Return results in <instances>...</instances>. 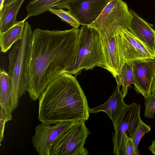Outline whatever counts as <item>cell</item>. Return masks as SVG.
Here are the masks:
<instances>
[{"label": "cell", "mask_w": 155, "mask_h": 155, "mask_svg": "<svg viewBox=\"0 0 155 155\" xmlns=\"http://www.w3.org/2000/svg\"><path fill=\"white\" fill-rule=\"evenodd\" d=\"M80 29L32 31L27 91L31 100L39 98L48 85L74 62Z\"/></svg>", "instance_id": "cell-1"}, {"label": "cell", "mask_w": 155, "mask_h": 155, "mask_svg": "<svg viewBox=\"0 0 155 155\" xmlns=\"http://www.w3.org/2000/svg\"><path fill=\"white\" fill-rule=\"evenodd\" d=\"M38 119L50 125L89 117L87 101L76 78L64 73L51 81L38 99Z\"/></svg>", "instance_id": "cell-2"}, {"label": "cell", "mask_w": 155, "mask_h": 155, "mask_svg": "<svg viewBox=\"0 0 155 155\" xmlns=\"http://www.w3.org/2000/svg\"><path fill=\"white\" fill-rule=\"evenodd\" d=\"M32 41L30 24L25 21L22 36L15 42L8 54V74L12 83L11 109L18 106L19 99L27 91L29 81V66Z\"/></svg>", "instance_id": "cell-3"}, {"label": "cell", "mask_w": 155, "mask_h": 155, "mask_svg": "<svg viewBox=\"0 0 155 155\" xmlns=\"http://www.w3.org/2000/svg\"><path fill=\"white\" fill-rule=\"evenodd\" d=\"M105 58L100 34L95 28L82 26L80 29L78 48L74 62L65 73L77 75L83 69L95 67L104 68Z\"/></svg>", "instance_id": "cell-4"}, {"label": "cell", "mask_w": 155, "mask_h": 155, "mask_svg": "<svg viewBox=\"0 0 155 155\" xmlns=\"http://www.w3.org/2000/svg\"><path fill=\"white\" fill-rule=\"evenodd\" d=\"M83 120L74 121L54 140L48 150V155H88L84 147L90 134Z\"/></svg>", "instance_id": "cell-5"}, {"label": "cell", "mask_w": 155, "mask_h": 155, "mask_svg": "<svg viewBox=\"0 0 155 155\" xmlns=\"http://www.w3.org/2000/svg\"><path fill=\"white\" fill-rule=\"evenodd\" d=\"M130 12L123 0H109L97 18L88 26L97 30L116 29L119 27L127 28Z\"/></svg>", "instance_id": "cell-6"}, {"label": "cell", "mask_w": 155, "mask_h": 155, "mask_svg": "<svg viewBox=\"0 0 155 155\" xmlns=\"http://www.w3.org/2000/svg\"><path fill=\"white\" fill-rule=\"evenodd\" d=\"M140 105L135 103L128 105L124 110L113 136V153L124 155L125 134L131 137L141 119Z\"/></svg>", "instance_id": "cell-7"}, {"label": "cell", "mask_w": 155, "mask_h": 155, "mask_svg": "<svg viewBox=\"0 0 155 155\" xmlns=\"http://www.w3.org/2000/svg\"><path fill=\"white\" fill-rule=\"evenodd\" d=\"M75 121L61 122L53 126L42 123L36 126L31 140L38 153L48 155V149L53 141Z\"/></svg>", "instance_id": "cell-8"}, {"label": "cell", "mask_w": 155, "mask_h": 155, "mask_svg": "<svg viewBox=\"0 0 155 155\" xmlns=\"http://www.w3.org/2000/svg\"><path fill=\"white\" fill-rule=\"evenodd\" d=\"M109 0H76L67 9L83 26H88L98 17Z\"/></svg>", "instance_id": "cell-9"}, {"label": "cell", "mask_w": 155, "mask_h": 155, "mask_svg": "<svg viewBox=\"0 0 155 155\" xmlns=\"http://www.w3.org/2000/svg\"><path fill=\"white\" fill-rule=\"evenodd\" d=\"M132 63L134 89L137 93L146 97L151 93L154 77L153 60H137Z\"/></svg>", "instance_id": "cell-10"}, {"label": "cell", "mask_w": 155, "mask_h": 155, "mask_svg": "<svg viewBox=\"0 0 155 155\" xmlns=\"http://www.w3.org/2000/svg\"><path fill=\"white\" fill-rule=\"evenodd\" d=\"M117 38L122 66L125 62L146 59L138 47L135 37L127 28L118 27Z\"/></svg>", "instance_id": "cell-11"}, {"label": "cell", "mask_w": 155, "mask_h": 155, "mask_svg": "<svg viewBox=\"0 0 155 155\" xmlns=\"http://www.w3.org/2000/svg\"><path fill=\"white\" fill-rule=\"evenodd\" d=\"M128 29L155 54V30L153 25L129 9Z\"/></svg>", "instance_id": "cell-12"}, {"label": "cell", "mask_w": 155, "mask_h": 155, "mask_svg": "<svg viewBox=\"0 0 155 155\" xmlns=\"http://www.w3.org/2000/svg\"><path fill=\"white\" fill-rule=\"evenodd\" d=\"M120 86L117 84L113 93L104 103L98 106L89 109V113H97L103 111L108 115L112 121L114 130L117 126L125 109L128 105L124 100Z\"/></svg>", "instance_id": "cell-13"}, {"label": "cell", "mask_w": 155, "mask_h": 155, "mask_svg": "<svg viewBox=\"0 0 155 155\" xmlns=\"http://www.w3.org/2000/svg\"><path fill=\"white\" fill-rule=\"evenodd\" d=\"M76 0H32L26 7L27 12L25 18L35 16L51 9H67L71 3Z\"/></svg>", "instance_id": "cell-14"}, {"label": "cell", "mask_w": 155, "mask_h": 155, "mask_svg": "<svg viewBox=\"0 0 155 155\" xmlns=\"http://www.w3.org/2000/svg\"><path fill=\"white\" fill-rule=\"evenodd\" d=\"M12 83L10 78L3 69L0 71V106L3 108L7 122L12 119L11 109Z\"/></svg>", "instance_id": "cell-15"}, {"label": "cell", "mask_w": 155, "mask_h": 155, "mask_svg": "<svg viewBox=\"0 0 155 155\" xmlns=\"http://www.w3.org/2000/svg\"><path fill=\"white\" fill-rule=\"evenodd\" d=\"M26 19L25 18L22 21H18L6 31L0 32V46L2 52L6 53L14 44L21 38Z\"/></svg>", "instance_id": "cell-16"}, {"label": "cell", "mask_w": 155, "mask_h": 155, "mask_svg": "<svg viewBox=\"0 0 155 155\" xmlns=\"http://www.w3.org/2000/svg\"><path fill=\"white\" fill-rule=\"evenodd\" d=\"M24 1H17L4 6L0 11V32H5L18 22L17 14Z\"/></svg>", "instance_id": "cell-17"}, {"label": "cell", "mask_w": 155, "mask_h": 155, "mask_svg": "<svg viewBox=\"0 0 155 155\" xmlns=\"http://www.w3.org/2000/svg\"><path fill=\"white\" fill-rule=\"evenodd\" d=\"M122 81L121 90L124 98L127 94L129 87L134 84V78L132 62L125 63L122 66L120 75Z\"/></svg>", "instance_id": "cell-18"}, {"label": "cell", "mask_w": 155, "mask_h": 155, "mask_svg": "<svg viewBox=\"0 0 155 155\" xmlns=\"http://www.w3.org/2000/svg\"><path fill=\"white\" fill-rule=\"evenodd\" d=\"M151 130V126L144 123L141 119L131 137L133 142L136 155H140L138 148L139 142L146 133Z\"/></svg>", "instance_id": "cell-19"}, {"label": "cell", "mask_w": 155, "mask_h": 155, "mask_svg": "<svg viewBox=\"0 0 155 155\" xmlns=\"http://www.w3.org/2000/svg\"><path fill=\"white\" fill-rule=\"evenodd\" d=\"M48 11L56 15L61 20L69 24L74 28H78L80 26L79 22L69 10L65 11L62 8H58L51 9Z\"/></svg>", "instance_id": "cell-20"}, {"label": "cell", "mask_w": 155, "mask_h": 155, "mask_svg": "<svg viewBox=\"0 0 155 155\" xmlns=\"http://www.w3.org/2000/svg\"><path fill=\"white\" fill-rule=\"evenodd\" d=\"M144 116L150 119L154 118L155 113V94L151 93L144 98Z\"/></svg>", "instance_id": "cell-21"}, {"label": "cell", "mask_w": 155, "mask_h": 155, "mask_svg": "<svg viewBox=\"0 0 155 155\" xmlns=\"http://www.w3.org/2000/svg\"><path fill=\"white\" fill-rule=\"evenodd\" d=\"M125 135V141L124 146V155H136L134 146L130 137Z\"/></svg>", "instance_id": "cell-22"}, {"label": "cell", "mask_w": 155, "mask_h": 155, "mask_svg": "<svg viewBox=\"0 0 155 155\" xmlns=\"http://www.w3.org/2000/svg\"><path fill=\"white\" fill-rule=\"evenodd\" d=\"M7 122L3 108L0 106V145L4 139V133L5 123Z\"/></svg>", "instance_id": "cell-23"}, {"label": "cell", "mask_w": 155, "mask_h": 155, "mask_svg": "<svg viewBox=\"0 0 155 155\" xmlns=\"http://www.w3.org/2000/svg\"><path fill=\"white\" fill-rule=\"evenodd\" d=\"M148 149L152 153L155 155V140L152 141V144L148 147Z\"/></svg>", "instance_id": "cell-24"}, {"label": "cell", "mask_w": 155, "mask_h": 155, "mask_svg": "<svg viewBox=\"0 0 155 155\" xmlns=\"http://www.w3.org/2000/svg\"><path fill=\"white\" fill-rule=\"evenodd\" d=\"M151 91L152 93L155 94V76L154 77L153 81Z\"/></svg>", "instance_id": "cell-25"}, {"label": "cell", "mask_w": 155, "mask_h": 155, "mask_svg": "<svg viewBox=\"0 0 155 155\" xmlns=\"http://www.w3.org/2000/svg\"><path fill=\"white\" fill-rule=\"evenodd\" d=\"M18 0H5L4 4L6 5H9Z\"/></svg>", "instance_id": "cell-26"}, {"label": "cell", "mask_w": 155, "mask_h": 155, "mask_svg": "<svg viewBox=\"0 0 155 155\" xmlns=\"http://www.w3.org/2000/svg\"><path fill=\"white\" fill-rule=\"evenodd\" d=\"M5 0H0V11H1L4 6Z\"/></svg>", "instance_id": "cell-27"}, {"label": "cell", "mask_w": 155, "mask_h": 155, "mask_svg": "<svg viewBox=\"0 0 155 155\" xmlns=\"http://www.w3.org/2000/svg\"><path fill=\"white\" fill-rule=\"evenodd\" d=\"M154 76H155V59L153 60Z\"/></svg>", "instance_id": "cell-28"}]
</instances>
